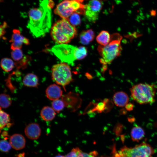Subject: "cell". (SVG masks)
<instances>
[{"mask_svg": "<svg viewBox=\"0 0 157 157\" xmlns=\"http://www.w3.org/2000/svg\"><path fill=\"white\" fill-rule=\"evenodd\" d=\"M7 27V24L6 22H4L2 25L0 26V36H3L5 33V30Z\"/></svg>", "mask_w": 157, "mask_h": 157, "instance_id": "31", "label": "cell"}, {"mask_svg": "<svg viewBox=\"0 0 157 157\" xmlns=\"http://www.w3.org/2000/svg\"><path fill=\"white\" fill-rule=\"evenodd\" d=\"M24 153L20 154L18 155V157H24Z\"/></svg>", "mask_w": 157, "mask_h": 157, "instance_id": "33", "label": "cell"}, {"mask_svg": "<svg viewBox=\"0 0 157 157\" xmlns=\"http://www.w3.org/2000/svg\"><path fill=\"white\" fill-rule=\"evenodd\" d=\"M47 97L49 99L53 101L58 99L62 95L63 91L60 86L56 84L49 85L46 90Z\"/></svg>", "mask_w": 157, "mask_h": 157, "instance_id": "12", "label": "cell"}, {"mask_svg": "<svg viewBox=\"0 0 157 157\" xmlns=\"http://www.w3.org/2000/svg\"><path fill=\"white\" fill-rule=\"evenodd\" d=\"M87 54V50L84 46L77 47L75 53V56L76 60H80L85 58Z\"/></svg>", "mask_w": 157, "mask_h": 157, "instance_id": "22", "label": "cell"}, {"mask_svg": "<svg viewBox=\"0 0 157 157\" xmlns=\"http://www.w3.org/2000/svg\"><path fill=\"white\" fill-rule=\"evenodd\" d=\"M24 133L26 136L31 140L38 138L41 133V130L39 125L36 123H31L26 127Z\"/></svg>", "mask_w": 157, "mask_h": 157, "instance_id": "11", "label": "cell"}, {"mask_svg": "<svg viewBox=\"0 0 157 157\" xmlns=\"http://www.w3.org/2000/svg\"><path fill=\"white\" fill-rule=\"evenodd\" d=\"M78 148L73 149L65 157H77Z\"/></svg>", "mask_w": 157, "mask_h": 157, "instance_id": "30", "label": "cell"}, {"mask_svg": "<svg viewBox=\"0 0 157 157\" xmlns=\"http://www.w3.org/2000/svg\"><path fill=\"white\" fill-rule=\"evenodd\" d=\"M67 20L71 24L74 26L79 25L81 22L79 14L76 12L73 13Z\"/></svg>", "mask_w": 157, "mask_h": 157, "instance_id": "25", "label": "cell"}, {"mask_svg": "<svg viewBox=\"0 0 157 157\" xmlns=\"http://www.w3.org/2000/svg\"><path fill=\"white\" fill-rule=\"evenodd\" d=\"M2 69L4 71L9 72L14 67V63L11 59L4 58L1 59L0 63Z\"/></svg>", "mask_w": 157, "mask_h": 157, "instance_id": "20", "label": "cell"}, {"mask_svg": "<svg viewBox=\"0 0 157 157\" xmlns=\"http://www.w3.org/2000/svg\"><path fill=\"white\" fill-rule=\"evenodd\" d=\"M154 150L147 143L143 142L132 148L124 146L119 151V157H151Z\"/></svg>", "mask_w": 157, "mask_h": 157, "instance_id": "6", "label": "cell"}, {"mask_svg": "<svg viewBox=\"0 0 157 157\" xmlns=\"http://www.w3.org/2000/svg\"><path fill=\"white\" fill-rule=\"evenodd\" d=\"M52 80L57 84L65 87L72 81V75L69 65L65 63H58L53 65L51 69Z\"/></svg>", "mask_w": 157, "mask_h": 157, "instance_id": "5", "label": "cell"}, {"mask_svg": "<svg viewBox=\"0 0 157 157\" xmlns=\"http://www.w3.org/2000/svg\"><path fill=\"white\" fill-rule=\"evenodd\" d=\"M40 116L44 120L50 121L52 120L56 115L55 111L51 107L45 106L41 111Z\"/></svg>", "mask_w": 157, "mask_h": 157, "instance_id": "17", "label": "cell"}, {"mask_svg": "<svg viewBox=\"0 0 157 157\" xmlns=\"http://www.w3.org/2000/svg\"><path fill=\"white\" fill-rule=\"evenodd\" d=\"M0 127L1 129H3L8 123L10 121L9 115L0 109Z\"/></svg>", "mask_w": 157, "mask_h": 157, "instance_id": "23", "label": "cell"}, {"mask_svg": "<svg viewBox=\"0 0 157 157\" xmlns=\"http://www.w3.org/2000/svg\"><path fill=\"white\" fill-rule=\"evenodd\" d=\"M76 47L67 44H58L53 46L51 51L61 61L72 65L76 60L75 53Z\"/></svg>", "mask_w": 157, "mask_h": 157, "instance_id": "7", "label": "cell"}, {"mask_svg": "<svg viewBox=\"0 0 157 157\" xmlns=\"http://www.w3.org/2000/svg\"><path fill=\"white\" fill-rule=\"evenodd\" d=\"M11 56L14 60L18 62L23 58V54L21 49H17L12 50L11 52Z\"/></svg>", "mask_w": 157, "mask_h": 157, "instance_id": "26", "label": "cell"}, {"mask_svg": "<svg viewBox=\"0 0 157 157\" xmlns=\"http://www.w3.org/2000/svg\"><path fill=\"white\" fill-rule=\"evenodd\" d=\"M9 143L13 148L16 150H19L24 147L26 141L22 135L15 134L10 136Z\"/></svg>", "mask_w": 157, "mask_h": 157, "instance_id": "13", "label": "cell"}, {"mask_svg": "<svg viewBox=\"0 0 157 157\" xmlns=\"http://www.w3.org/2000/svg\"><path fill=\"white\" fill-rule=\"evenodd\" d=\"M51 34L53 40L57 43L67 44L76 36L77 31L67 19H62L55 23Z\"/></svg>", "mask_w": 157, "mask_h": 157, "instance_id": "2", "label": "cell"}, {"mask_svg": "<svg viewBox=\"0 0 157 157\" xmlns=\"http://www.w3.org/2000/svg\"><path fill=\"white\" fill-rule=\"evenodd\" d=\"M11 145L10 143L5 140H1L0 141V150L3 152H8L11 149Z\"/></svg>", "mask_w": 157, "mask_h": 157, "instance_id": "27", "label": "cell"}, {"mask_svg": "<svg viewBox=\"0 0 157 157\" xmlns=\"http://www.w3.org/2000/svg\"><path fill=\"white\" fill-rule=\"evenodd\" d=\"M103 4L100 0H90L85 7V15L88 20L95 22L98 19Z\"/></svg>", "mask_w": 157, "mask_h": 157, "instance_id": "8", "label": "cell"}, {"mask_svg": "<svg viewBox=\"0 0 157 157\" xmlns=\"http://www.w3.org/2000/svg\"><path fill=\"white\" fill-rule=\"evenodd\" d=\"M156 88L154 84L139 83L130 88L131 96L134 100L140 104H151L155 101Z\"/></svg>", "mask_w": 157, "mask_h": 157, "instance_id": "4", "label": "cell"}, {"mask_svg": "<svg viewBox=\"0 0 157 157\" xmlns=\"http://www.w3.org/2000/svg\"><path fill=\"white\" fill-rule=\"evenodd\" d=\"M28 57H24L21 60L15 63V65L16 66L17 69H20L21 68L25 67V66L27 64V63L28 60Z\"/></svg>", "mask_w": 157, "mask_h": 157, "instance_id": "28", "label": "cell"}, {"mask_svg": "<svg viewBox=\"0 0 157 157\" xmlns=\"http://www.w3.org/2000/svg\"><path fill=\"white\" fill-rule=\"evenodd\" d=\"M94 152L88 154L83 152L78 148L77 150V157H97L96 156L95 153Z\"/></svg>", "mask_w": 157, "mask_h": 157, "instance_id": "29", "label": "cell"}, {"mask_svg": "<svg viewBox=\"0 0 157 157\" xmlns=\"http://www.w3.org/2000/svg\"><path fill=\"white\" fill-rule=\"evenodd\" d=\"M23 83L25 86L28 87L37 88L39 85L38 78L33 73L26 75L23 78Z\"/></svg>", "mask_w": 157, "mask_h": 157, "instance_id": "15", "label": "cell"}, {"mask_svg": "<svg viewBox=\"0 0 157 157\" xmlns=\"http://www.w3.org/2000/svg\"><path fill=\"white\" fill-rule=\"evenodd\" d=\"M122 39L119 34H115L111 36V40L108 44L98 46L97 50L101 57L100 60L101 64L104 66L109 64L121 54Z\"/></svg>", "mask_w": 157, "mask_h": 157, "instance_id": "3", "label": "cell"}, {"mask_svg": "<svg viewBox=\"0 0 157 157\" xmlns=\"http://www.w3.org/2000/svg\"><path fill=\"white\" fill-rule=\"evenodd\" d=\"M94 37L95 33L92 29L84 31L80 34V41L82 44L87 45L93 40Z\"/></svg>", "mask_w": 157, "mask_h": 157, "instance_id": "16", "label": "cell"}, {"mask_svg": "<svg viewBox=\"0 0 157 157\" xmlns=\"http://www.w3.org/2000/svg\"><path fill=\"white\" fill-rule=\"evenodd\" d=\"M131 135L133 141L138 142L144 138L145 132L142 127L136 126L133 127L132 129Z\"/></svg>", "mask_w": 157, "mask_h": 157, "instance_id": "18", "label": "cell"}, {"mask_svg": "<svg viewBox=\"0 0 157 157\" xmlns=\"http://www.w3.org/2000/svg\"><path fill=\"white\" fill-rule=\"evenodd\" d=\"M113 100L115 104L119 107L125 106L129 101L127 94L125 92L120 91L115 93L113 97Z\"/></svg>", "mask_w": 157, "mask_h": 157, "instance_id": "14", "label": "cell"}, {"mask_svg": "<svg viewBox=\"0 0 157 157\" xmlns=\"http://www.w3.org/2000/svg\"><path fill=\"white\" fill-rule=\"evenodd\" d=\"M12 99L10 96L7 94L2 93L0 94V105L1 108H6L10 106Z\"/></svg>", "mask_w": 157, "mask_h": 157, "instance_id": "21", "label": "cell"}, {"mask_svg": "<svg viewBox=\"0 0 157 157\" xmlns=\"http://www.w3.org/2000/svg\"><path fill=\"white\" fill-rule=\"evenodd\" d=\"M51 106L52 108L58 113L62 110L65 106L63 101L62 99H59L53 101Z\"/></svg>", "mask_w": 157, "mask_h": 157, "instance_id": "24", "label": "cell"}, {"mask_svg": "<svg viewBox=\"0 0 157 157\" xmlns=\"http://www.w3.org/2000/svg\"><path fill=\"white\" fill-rule=\"evenodd\" d=\"M55 157H65L63 155L59 154V155H57Z\"/></svg>", "mask_w": 157, "mask_h": 157, "instance_id": "34", "label": "cell"}, {"mask_svg": "<svg viewBox=\"0 0 157 157\" xmlns=\"http://www.w3.org/2000/svg\"><path fill=\"white\" fill-rule=\"evenodd\" d=\"M111 39V37L109 33L105 30L101 31L96 38L97 43L100 45L103 46L108 44L110 42Z\"/></svg>", "mask_w": 157, "mask_h": 157, "instance_id": "19", "label": "cell"}, {"mask_svg": "<svg viewBox=\"0 0 157 157\" xmlns=\"http://www.w3.org/2000/svg\"><path fill=\"white\" fill-rule=\"evenodd\" d=\"M53 5L52 0H39V7L29 11L27 27L34 37L43 36L50 31L51 24V9Z\"/></svg>", "mask_w": 157, "mask_h": 157, "instance_id": "1", "label": "cell"}, {"mask_svg": "<svg viewBox=\"0 0 157 157\" xmlns=\"http://www.w3.org/2000/svg\"><path fill=\"white\" fill-rule=\"evenodd\" d=\"M13 33L11 39L9 41L11 43L10 48L12 50L21 49L23 44L26 45L29 44L28 39L22 35L19 30L14 29Z\"/></svg>", "mask_w": 157, "mask_h": 157, "instance_id": "10", "label": "cell"}, {"mask_svg": "<svg viewBox=\"0 0 157 157\" xmlns=\"http://www.w3.org/2000/svg\"><path fill=\"white\" fill-rule=\"evenodd\" d=\"M76 10L73 0H64L58 4L54 10V13L62 19H68Z\"/></svg>", "mask_w": 157, "mask_h": 157, "instance_id": "9", "label": "cell"}, {"mask_svg": "<svg viewBox=\"0 0 157 157\" xmlns=\"http://www.w3.org/2000/svg\"><path fill=\"white\" fill-rule=\"evenodd\" d=\"M133 105L131 103H128L125 106L126 109L128 111H131L133 110Z\"/></svg>", "mask_w": 157, "mask_h": 157, "instance_id": "32", "label": "cell"}]
</instances>
